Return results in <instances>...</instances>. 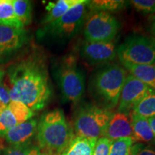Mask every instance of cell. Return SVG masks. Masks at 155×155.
<instances>
[{"instance_id": "6da1fadb", "label": "cell", "mask_w": 155, "mask_h": 155, "mask_svg": "<svg viewBox=\"0 0 155 155\" xmlns=\"http://www.w3.org/2000/svg\"><path fill=\"white\" fill-rule=\"evenodd\" d=\"M11 101L24 104L32 111L43 108L53 94L44 56L32 52L13 63L7 70Z\"/></svg>"}, {"instance_id": "7a4b0ae2", "label": "cell", "mask_w": 155, "mask_h": 155, "mask_svg": "<svg viewBox=\"0 0 155 155\" xmlns=\"http://www.w3.org/2000/svg\"><path fill=\"white\" fill-rule=\"evenodd\" d=\"M73 138V131L63 110L57 108L41 116L36 133L38 147L41 152L61 154Z\"/></svg>"}, {"instance_id": "3957f363", "label": "cell", "mask_w": 155, "mask_h": 155, "mask_svg": "<svg viewBox=\"0 0 155 155\" xmlns=\"http://www.w3.org/2000/svg\"><path fill=\"white\" fill-rule=\"evenodd\" d=\"M127 75V70L116 63L108 64L94 75L90 83L91 91L103 107L111 110L118 106Z\"/></svg>"}, {"instance_id": "277c9868", "label": "cell", "mask_w": 155, "mask_h": 155, "mask_svg": "<svg viewBox=\"0 0 155 155\" xmlns=\"http://www.w3.org/2000/svg\"><path fill=\"white\" fill-rule=\"evenodd\" d=\"M111 110L95 104H87L76 110L73 121L78 137L98 139L103 137L112 115Z\"/></svg>"}, {"instance_id": "5b68a950", "label": "cell", "mask_w": 155, "mask_h": 155, "mask_svg": "<svg viewBox=\"0 0 155 155\" xmlns=\"http://www.w3.org/2000/svg\"><path fill=\"white\" fill-rule=\"evenodd\" d=\"M87 0H81L57 20L44 25L38 32L40 36H49L58 40H70L76 35L84 25L88 11Z\"/></svg>"}, {"instance_id": "8992f818", "label": "cell", "mask_w": 155, "mask_h": 155, "mask_svg": "<svg viewBox=\"0 0 155 155\" xmlns=\"http://www.w3.org/2000/svg\"><path fill=\"white\" fill-rule=\"evenodd\" d=\"M55 78L64 99L77 104L85 92V77L74 56H66L55 71Z\"/></svg>"}, {"instance_id": "52a82bcc", "label": "cell", "mask_w": 155, "mask_h": 155, "mask_svg": "<svg viewBox=\"0 0 155 155\" xmlns=\"http://www.w3.org/2000/svg\"><path fill=\"white\" fill-rule=\"evenodd\" d=\"M121 63L134 65H154L155 40L144 35H131L117 48Z\"/></svg>"}, {"instance_id": "ba28073f", "label": "cell", "mask_w": 155, "mask_h": 155, "mask_svg": "<svg viewBox=\"0 0 155 155\" xmlns=\"http://www.w3.org/2000/svg\"><path fill=\"white\" fill-rule=\"evenodd\" d=\"M83 26V35L89 42L113 41L120 28L119 21L106 12H93Z\"/></svg>"}, {"instance_id": "9c48e42d", "label": "cell", "mask_w": 155, "mask_h": 155, "mask_svg": "<svg viewBox=\"0 0 155 155\" xmlns=\"http://www.w3.org/2000/svg\"><path fill=\"white\" fill-rule=\"evenodd\" d=\"M27 40L26 30L22 24L0 22V58L15 53Z\"/></svg>"}, {"instance_id": "30bf717a", "label": "cell", "mask_w": 155, "mask_h": 155, "mask_svg": "<svg viewBox=\"0 0 155 155\" xmlns=\"http://www.w3.org/2000/svg\"><path fill=\"white\" fill-rule=\"evenodd\" d=\"M152 91L145 83L128 74L120 94L118 111L130 113L134 106Z\"/></svg>"}, {"instance_id": "8fae6325", "label": "cell", "mask_w": 155, "mask_h": 155, "mask_svg": "<svg viewBox=\"0 0 155 155\" xmlns=\"http://www.w3.org/2000/svg\"><path fill=\"white\" fill-rule=\"evenodd\" d=\"M33 116L34 111L24 104L11 101L7 106L0 111V137L5 138L11 129L32 119Z\"/></svg>"}, {"instance_id": "7c38bea8", "label": "cell", "mask_w": 155, "mask_h": 155, "mask_svg": "<svg viewBox=\"0 0 155 155\" xmlns=\"http://www.w3.org/2000/svg\"><path fill=\"white\" fill-rule=\"evenodd\" d=\"M114 40L109 42H89L83 44L81 55L87 63L96 65L110 63L116 55Z\"/></svg>"}, {"instance_id": "4fadbf2b", "label": "cell", "mask_w": 155, "mask_h": 155, "mask_svg": "<svg viewBox=\"0 0 155 155\" xmlns=\"http://www.w3.org/2000/svg\"><path fill=\"white\" fill-rule=\"evenodd\" d=\"M103 137H106L111 141L126 137L132 138V128L129 113L117 111L113 114Z\"/></svg>"}, {"instance_id": "5bb4252c", "label": "cell", "mask_w": 155, "mask_h": 155, "mask_svg": "<svg viewBox=\"0 0 155 155\" xmlns=\"http://www.w3.org/2000/svg\"><path fill=\"white\" fill-rule=\"evenodd\" d=\"M38 121L35 119H30L11 129L5 139L11 146L22 145L31 142L37 133Z\"/></svg>"}, {"instance_id": "9a60e30c", "label": "cell", "mask_w": 155, "mask_h": 155, "mask_svg": "<svg viewBox=\"0 0 155 155\" xmlns=\"http://www.w3.org/2000/svg\"><path fill=\"white\" fill-rule=\"evenodd\" d=\"M131 124L132 128V139L134 142L152 143L155 141L148 119L131 111L129 113Z\"/></svg>"}, {"instance_id": "2e32d148", "label": "cell", "mask_w": 155, "mask_h": 155, "mask_svg": "<svg viewBox=\"0 0 155 155\" xmlns=\"http://www.w3.org/2000/svg\"><path fill=\"white\" fill-rule=\"evenodd\" d=\"M129 74L147 85L155 91V64L154 65H134L122 63Z\"/></svg>"}, {"instance_id": "e0dca14e", "label": "cell", "mask_w": 155, "mask_h": 155, "mask_svg": "<svg viewBox=\"0 0 155 155\" xmlns=\"http://www.w3.org/2000/svg\"><path fill=\"white\" fill-rule=\"evenodd\" d=\"M81 1V0H58L48 2L45 7L47 14L42 20V24L48 25L61 18L70 9Z\"/></svg>"}, {"instance_id": "ac0fdd59", "label": "cell", "mask_w": 155, "mask_h": 155, "mask_svg": "<svg viewBox=\"0 0 155 155\" xmlns=\"http://www.w3.org/2000/svg\"><path fill=\"white\" fill-rule=\"evenodd\" d=\"M97 140L77 136L61 155H93Z\"/></svg>"}, {"instance_id": "d6986e66", "label": "cell", "mask_w": 155, "mask_h": 155, "mask_svg": "<svg viewBox=\"0 0 155 155\" xmlns=\"http://www.w3.org/2000/svg\"><path fill=\"white\" fill-rule=\"evenodd\" d=\"M141 117H155V91H152L134 106L131 111Z\"/></svg>"}, {"instance_id": "ffe728a7", "label": "cell", "mask_w": 155, "mask_h": 155, "mask_svg": "<svg viewBox=\"0 0 155 155\" xmlns=\"http://www.w3.org/2000/svg\"><path fill=\"white\" fill-rule=\"evenodd\" d=\"M126 1L122 0H94L88 1V7L92 12H116L124 8Z\"/></svg>"}, {"instance_id": "44dd1931", "label": "cell", "mask_w": 155, "mask_h": 155, "mask_svg": "<svg viewBox=\"0 0 155 155\" xmlns=\"http://www.w3.org/2000/svg\"><path fill=\"white\" fill-rule=\"evenodd\" d=\"M15 16L23 26L28 25L32 21V7L28 0H12Z\"/></svg>"}, {"instance_id": "7402d4cb", "label": "cell", "mask_w": 155, "mask_h": 155, "mask_svg": "<svg viewBox=\"0 0 155 155\" xmlns=\"http://www.w3.org/2000/svg\"><path fill=\"white\" fill-rule=\"evenodd\" d=\"M41 151L38 146L32 143L11 146L4 150V155H40Z\"/></svg>"}, {"instance_id": "603a6c76", "label": "cell", "mask_w": 155, "mask_h": 155, "mask_svg": "<svg viewBox=\"0 0 155 155\" xmlns=\"http://www.w3.org/2000/svg\"><path fill=\"white\" fill-rule=\"evenodd\" d=\"M134 141L131 137H126L112 141L109 155H131Z\"/></svg>"}, {"instance_id": "cb8c5ba5", "label": "cell", "mask_w": 155, "mask_h": 155, "mask_svg": "<svg viewBox=\"0 0 155 155\" xmlns=\"http://www.w3.org/2000/svg\"><path fill=\"white\" fill-rule=\"evenodd\" d=\"M0 22L21 24L15 16L12 0H0Z\"/></svg>"}, {"instance_id": "d4e9b609", "label": "cell", "mask_w": 155, "mask_h": 155, "mask_svg": "<svg viewBox=\"0 0 155 155\" xmlns=\"http://www.w3.org/2000/svg\"><path fill=\"white\" fill-rule=\"evenodd\" d=\"M136 10L145 14H154L155 0H132L129 2Z\"/></svg>"}, {"instance_id": "484cf974", "label": "cell", "mask_w": 155, "mask_h": 155, "mask_svg": "<svg viewBox=\"0 0 155 155\" xmlns=\"http://www.w3.org/2000/svg\"><path fill=\"white\" fill-rule=\"evenodd\" d=\"M4 73L0 71V111L4 109L11 101L8 87L3 83Z\"/></svg>"}, {"instance_id": "4316f807", "label": "cell", "mask_w": 155, "mask_h": 155, "mask_svg": "<svg viewBox=\"0 0 155 155\" xmlns=\"http://www.w3.org/2000/svg\"><path fill=\"white\" fill-rule=\"evenodd\" d=\"M111 142L106 137H101L96 141L93 155H109Z\"/></svg>"}, {"instance_id": "83f0119b", "label": "cell", "mask_w": 155, "mask_h": 155, "mask_svg": "<svg viewBox=\"0 0 155 155\" xmlns=\"http://www.w3.org/2000/svg\"><path fill=\"white\" fill-rule=\"evenodd\" d=\"M131 155H155V150L152 147L137 143L131 147Z\"/></svg>"}, {"instance_id": "f1b7e54d", "label": "cell", "mask_w": 155, "mask_h": 155, "mask_svg": "<svg viewBox=\"0 0 155 155\" xmlns=\"http://www.w3.org/2000/svg\"><path fill=\"white\" fill-rule=\"evenodd\" d=\"M150 27L151 33L152 34L153 38L155 40V13L154 14H153L152 16L151 17Z\"/></svg>"}, {"instance_id": "f546056e", "label": "cell", "mask_w": 155, "mask_h": 155, "mask_svg": "<svg viewBox=\"0 0 155 155\" xmlns=\"http://www.w3.org/2000/svg\"><path fill=\"white\" fill-rule=\"evenodd\" d=\"M148 119L149 124H150L151 129H152V132L154 134V137H155V117H152V118H150Z\"/></svg>"}, {"instance_id": "4dcf8cb0", "label": "cell", "mask_w": 155, "mask_h": 155, "mask_svg": "<svg viewBox=\"0 0 155 155\" xmlns=\"http://www.w3.org/2000/svg\"><path fill=\"white\" fill-rule=\"evenodd\" d=\"M40 155H51V154H48V153L41 152V154H40Z\"/></svg>"}, {"instance_id": "1f68e13d", "label": "cell", "mask_w": 155, "mask_h": 155, "mask_svg": "<svg viewBox=\"0 0 155 155\" xmlns=\"http://www.w3.org/2000/svg\"><path fill=\"white\" fill-rule=\"evenodd\" d=\"M57 155H61V154H57Z\"/></svg>"}]
</instances>
